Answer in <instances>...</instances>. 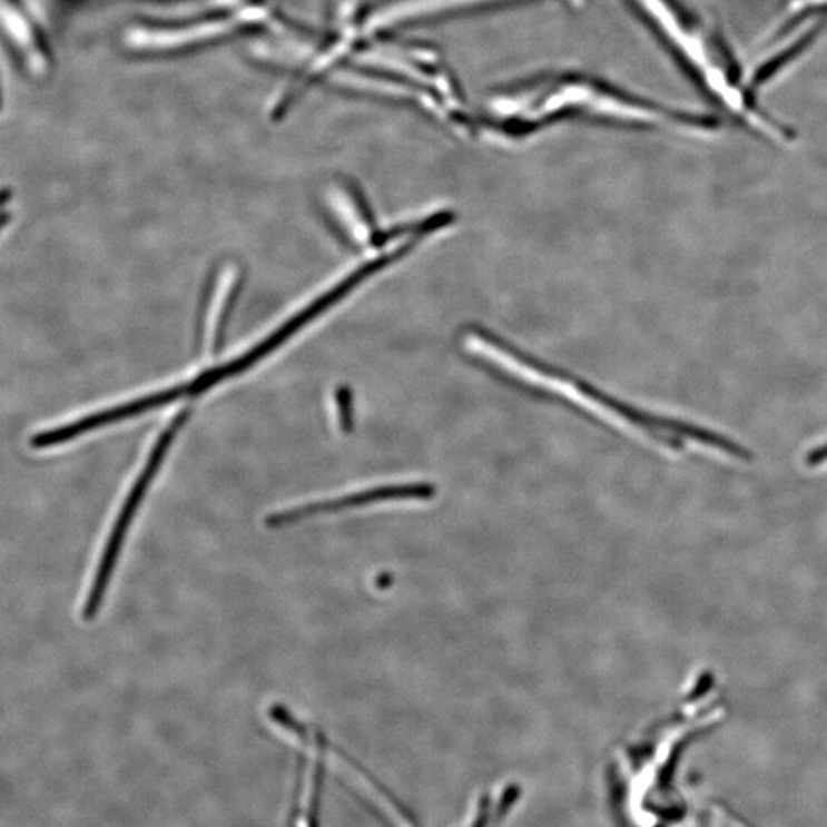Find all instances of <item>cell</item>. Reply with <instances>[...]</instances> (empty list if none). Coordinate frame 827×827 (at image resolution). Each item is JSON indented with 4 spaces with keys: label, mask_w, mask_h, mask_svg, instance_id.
Segmentation results:
<instances>
[{
    "label": "cell",
    "mask_w": 827,
    "mask_h": 827,
    "mask_svg": "<svg viewBox=\"0 0 827 827\" xmlns=\"http://www.w3.org/2000/svg\"><path fill=\"white\" fill-rule=\"evenodd\" d=\"M464 352L496 376L516 383L533 393L545 395L622 433L633 435L659 450L683 454L688 451H711L720 457L745 462L747 447L727 435L695 423L679 421L642 410L598 388L584 378L562 371L523 352L512 342L486 328L472 327L462 334Z\"/></svg>",
    "instance_id": "cell-1"
},
{
    "label": "cell",
    "mask_w": 827,
    "mask_h": 827,
    "mask_svg": "<svg viewBox=\"0 0 827 827\" xmlns=\"http://www.w3.org/2000/svg\"><path fill=\"white\" fill-rule=\"evenodd\" d=\"M570 117H584L626 128L696 134H710L719 128L716 118L667 108L601 81L585 77H545L504 89L494 99H489L472 130L515 140Z\"/></svg>",
    "instance_id": "cell-2"
},
{
    "label": "cell",
    "mask_w": 827,
    "mask_h": 827,
    "mask_svg": "<svg viewBox=\"0 0 827 827\" xmlns=\"http://www.w3.org/2000/svg\"><path fill=\"white\" fill-rule=\"evenodd\" d=\"M415 248H419V246L414 239L401 235L390 236L385 242L366 248L365 259L352 268V272L342 276L333 287H329L327 292L317 296L307 307L297 312L295 316L291 317L284 325H280L275 333H272L266 339L259 342L254 348L248 349L242 357L235 358L229 364L218 366V368L206 371V373L195 377L194 381L186 383V394H201L204 391L217 385V383L227 381V378L252 368L256 362L266 357L268 353L275 352L278 346L284 345L285 341L291 339L297 332H301L305 325L312 324L317 317L325 315L328 309L336 307L337 304L345 301L354 291H358L362 285L370 283L377 275H382L390 267H394L395 264L401 263L407 255L413 254Z\"/></svg>",
    "instance_id": "cell-3"
},
{
    "label": "cell",
    "mask_w": 827,
    "mask_h": 827,
    "mask_svg": "<svg viewBox=\"0 0 827 827\" xmlns=\"http://www.w3.org/2000/svg\"><path fill=\"white\" fill-rule=\"evenodd\" d=\"M189 417L187 411H181L177 414V417L169 423L166 427L165 433L158 437L155 443L152 452H150L148 462L142 467L140 476L137 482L134 483L130 489L128 499H126L124 508L118 513V519L111 535H109L108 543L105 545L104 557H101L99 569H97L96 578H93L91 592L88 594L87 604L81 611V618L83 621H92L93 618L99 614L101 604H104V598L106 590H108L109 581H111L114 569H116L118 557H120L121 548H124L126 533H128L130 524H132L134 516L140 508L142 499L148 494V489L152 484L155 475L160 471L163 460H165L167 451L173 445L175 437L185 425V422Z\"/></svg>",
    "instance_id": "cell-4"
},
{
    "label": "cell",
    "mask_w": 827,
    "mask_h": 827,
    "mask_svg": "<svg viewBox=\"0 0 827 827\" xmlns=\"http://www.w3.org/2000/svg\"><path fill=\"white\" fill-rule=\"evenodd\" d=\"M435 495V488L431 483L410 482V483H388L381 486L365 489L339 496V499L316 501V503L304 504L270 513L266 516L264 523L268 529H280L284 525L299 523V521L312 519V516L324 515V513L346 511V509H356L371 506V504H388L394 501H415L431 500Z\"/></svg>",
    "instance_id": "cell-5"
}]
</instances>
